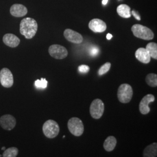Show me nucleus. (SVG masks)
Wrapping results in <instances>:
<instances>
[{"mask_svg":"<svg viewBox=\"0 0 157 157\" xmlns=\"http://www.w3.org/2000/svg\"><path fill=\"white\" fill-rule=\"evenodd\" d=\"M78 69L79 72L82 73H86L90 71V67L86 65H82L78 67Z\"/></svg>","mask_w":157,"mask_h":157,"instance_id":"nucleus-25","label":"nucleus"},{"mask_svg":"<svg viewBox=\"0 0 157 157\" xmlns=\"http://www.w3.org/2000/svg\"><path fill=\"white\" fill-rule=\"evenodd\" d=\"M35 86L37 89H44L47 88V84H48V82L45 78H41L40 80H37L34 82Z\"/></svg>","mask_w":157,"mask_h":157,"instance_id":"nucleus-22","label":"nucleus"},{"mask_svg":"<svg viewBox=\"0 0 157 157\" xmlns=\"http://www.w3.org/2000/svg\"><path fill=\"white\" fill-rule=\"evenodd\" d=\"M6 149V148L5 147H2V150H5Z\"/></svg>","mask_w":157,"mask_h":157,"instance_id":"nucleus-29","label":"nucleus"},{"mask_svg":"<svg viewBox=\"0 0 157 157\" xmlns=\"http://www.w3.org/2000/svg\"><path fill=\"white\" fill-rule=\"evenodd\" d=\"M67 128L69 132L75 136H80L84 132V125L79 118H71L67 122Z\"/></svg>","mask_w":157,"mask_h":157,"instance_id":"nucleus-5","label":"nucleus"},{"mask_svg":"<svg viewBox=\"0 0 157 157\" xmlns=\"http://www.w3.org/2000/svg\"><path fill=\"white\" fill-rule=\"evenodd\" d=\"M0 83L6 88H10L13 84V77L11 71L4 67L0 71Z\"/></svg>","mask_w":157,"mask_h":157,"instance_id":"nucleus-8","label":"nucleus"},{"mask_svg":"<svg viewBox=\"0 0 157 157\" xmlns=\"http://www.w3.org/2000/svg\"><path fill=\"white\" fill-rule=\"evenodd\" d=\"M2 157V155H0V157Z\"/></svg>","mask_w":157,"mask_h":157,"instance_id":"nucleus-30","label":"nucleus"},{"mask_svg":"<svg viewBox=\"0 0 157 157\" xmlns=\"http://www.w3.org/2000/svg\"><path fill=\"white\" fill-rule=\"evenodd\" d=\"M131 30L135 37L145 40H151L154 37V34L151 30L140 24L134 25Z\"/></svg>","mask_w":157,"mask_h":157,"instance_id":"nucleus-2","label":"nucleus"},{"mask_svg":"<svg viewBox=\"0 0 157 157\" xmlns=\"http://www.w3.org/2000/svg\"><path fill=\"white\" fill-rule=\"evenodd\" d=\"M111 67V63L110 62H107L105 64H104L99 69L98 73L100 76H102L104 74L107 73Z\"/></svg>","mask_w":157,"mask_h":157,"instance_id":"nucleus-23","label":"nucleus"},{"mask_svg":"<svg viewBox=\"0 0 157 157\" xmlns=\"http://www.w3.org/2000/svg\"><path fill=\"white\" fill-rule=\"evenodd\" d=\"M117 140L113 136H108L104 143L103 147L108 152L112 151L117 146Z\"/></svg>","mask_w":157,"mask_h":157,"instance_id":"nucleus-17","label":"nucleus"},{"mask_svg":"<svg viewBox=\"0 0 157 157\" xmlns=\"http://www.w3.org/2000/svg\"><path fill=\"white\" fill-rule=\"evenodd\" d=\"M154 101L155 97L152 94H148L144 96L141 100L139 104V110L141 113L143 115H147L150 112V108L148 105Z\"/></svg>","mask_w":157,"mask_h":157,"instance_id":"nucleus-12","label":"nucleus"},{"mask_svg":"<svg viewBox=\"0 0 157 157\" xmlns=\"http://www.w3.org/2000/svg\"><path fill=\"white\" fill-rule=\"evenodd\" d=\"M146 83L152 87L157 86V75L154 73H150L147 75L146 78Z\"/></svg>","mask_w":157,"mask_h":157,"instance_id":"nucleus-20","label":"nucleus"},{"mask_svg":"<svg viewBox=\"0 0 157 157\" xmlns=\"http://www.w3.org/2000/svg\"><path fill=\"white\" fill-rule=\"evenodd\" d=\"M146 50L149 53L151 58L157 59V44L155 43H150L146 45Z\"/></svg>","mask_w":157,"mask_h":157,"instance_id":"nucleus-19","label":"nucleus"},{"mask_svg":"<svg viewBox=\"0 0 157 157\" xmlns=\"http://www.w3.org/2000/svg\"><path fill=\"white\" fill-rule=\"evenodd\" d=\"M136 58L141 63H148L151 61V56L145 48H139L135 52Z\"/></svg>","mask_w":157,"mask_h":157,"instance_id":"nucleus-14","label":"nucleus"},{"mask_svg":"<svg viewBox=\"0 0 157 157\" xmlns=\"http://www.w3.org/2000/svg\"><path fill=\"white\" fill-rule=\"evenodd\" d=\"M133 92L130 85L127 83L121 84L118 90L117 97L119 101L122 103H128L132 100Z\"/></svg>","mask_w":157,"mask_h":157,"instance_id":"nucleus-3","label":"nucleus"},{"mask_svg":"<svg viewBox=\"0 0 157 157\" xmlns=\"http://www.w3.org/2000/svg\"><path fill=\"white\" fill-rule=\"evenodd\" d=\"M59 126L57 122L53 120H48L43 126V132L45 136L49 139L56 137L59 133Z\"/></svg>","mask_w":157,"mask_h":157,"instance_id":"nucleus-4","label":"nucleus"},{"mask_svg":"<svg viewBox=\"0 0 157 157\" xmlns=\"http://www.w3.org/2000/svg\"><path fill=\"white\" fill-rule=\"evenodd\" d=\"M10 13L13 17H24L28 13V9L22 4H15L11 6L10 8Z\"/></svg>","mask_w":157,"mask_h":157,"instance_id":"nucleus-13","label":"nucleus"},{"mask_svg":"<svg viewBox=\"0 0 157 157\" xmlns=\"http://www.w3.org/2000/svg\"><path fill=\"white\" fill-rule=\"evenodd\" d=\"M38 25L36 20L31 17H26L20 23V33L27 39H31L36 35Z\"/></svg>","mask_w":157,"mask_h":157,"instance_id":"nucleus-1","label":"nucleus"},{"mask_svg":"<svg viewBox=\"0 0 157 157\" xmlns=\"http://www.w3.org/2000/svg\"><path fill=\"white\" fill-rule=\"evenodd\" d=\"M16 124L15 118L11 115L6 114L0 118V126L6 130H11L15 127Z\"/></svg>","mask_w":157,"mask_h":157,"instance_id":"nucleus-9","label":"nucleus"},{"mask_svg":"<svg viewBox=\"0 0 157 157\" xmlns=\"http://www.w3.org/2000/svg\"><path fill=\"white\" fill-rule=\"evenodd\" d=\"M108 0H102V5H104V6L107 5V4L108 3Z\"/></svg>","mask_w":157,"mask_h":157,"instance_id":"nucleus-28","label":"nucleus"},{"mask_svg":"<svg viewBox=\"0 0 157 157\" xmlns=\"http://www.w3.org/2000/svg\"><path fill=\"white\" fill-rule=\"evenodd\" d=\"M99 52H100L99 48L96 46L92 47L89 50L90 55L92 56H97L99 54Z\"/></svg>","mask_w":157,"mask_h":157,"instance_id":"nucleus-24","label":"nucleus"},{"mask_svg":"<svg viewBox=\"0 0 157 157\" xmlns=\"http://www.w3.org/2000/svg\"><path fill=\"white\" fill-rule=\"evenodd\" d=\"M2 40L6 45L11 48L17 47L20 44V39L13 34H6L4 36Z\"/></svg>","mask_w":157,"mask_h":157,"instance_id":"nucleus-15","label":"nucleus"},{"mask_svg":"<svg viewBox=\"0 0 157 157\" xmlns=\"http://www.w3.org/2000/svg\"><path fill=\"white\" fill-rule=\"evenodd\" d=\"M130 7L126 4H121L117 8L118 15L124 18H129L131 17Z\"/></svg>","mask_w":157,"mask_h":157,"instance_id":"nucleus-16","label":"nucleus"},{"mask_svg":"<svg viewBox=\"0 0 157 157\" xmlns=\"http://www.w3.org/2000/svg\"><path fill=\"white\" fill-rule=\"evenodd\" d=\"M89 28L94 33H102L107 29V25L100 19H93L89 23Z\"/></svg>","mask_w":157,"mask_h":157,"instance_id":"nucleus-11","label":"nucleus"},{"mask_svg":"<svg viewBox=\"0 0 157 157\" xmlns=\"http://www.w3.org/2000/svg\"><path fill=\"white\" fill-rule=\"evenodd\" d=\"M157 144L154 143L151 144L147 146L143 152V157H157Z\"/></svg>","mask_w":157,"mask_h":157,"instance_id":"nucleus-18","label":"nucleus"},{"mask_svg":"<svg viewBox=\"0 0 157 157\" xmlns=\"http://www.w3.org/2000/svg\"><path fill=\"white\" fill-rule=\"evenodd\" d=\"M64 37L67 41L74 44H80L83 41V36L72 29H67L63 32Z\"/></svg>","mask_w":157,"mask_h":157,"instance_id":"nucleus-10","label":"nucleus"},{"mask_svg":"<svg viewBox=\"0 0 157 157\" xmlns=\"http://www.w3.org/2000/svg\"><path fill=\"white\" fill-rule=\"evenodd\" d=\"M19 152V150L17 147H10L6 149L2 154V157H16Z\"/></svg>","mask_w":157,"mask_h":157,"instance_id":"nucleus-21","label":"nucleus"},{"mask_svg":"<svg viewBox=\"0 0 157 157\" xmlns=\"http://www.w3.org/2000/svg\"><path fill=\"white\" fill-rule=\"evenodd\" d=\"M104 112V104L102 101L97 98L91 102L90 107V113L92 118L98 119L101 118Z\"/></svg>","mask_w":157,"mask_h":157,"instance_id":"nucleus-6","label":"nucleus"},{"mask_svg":"<svg viewBox=\"0 0 157 157\" xmlns=\"http://www.w3.org/2000/svg\"><path fill=\"white\" fill-rule=\"evenodd\" d=\"M51 56L57 59H62L65 58L68 55L67 48L62 45L53 44L51 45L48 49Z\"/></svg>","mask_w":157,"mask_h":157,"instance_id":"nucleus-7","label":"nucleus"},{"mask_svg":"<svg viewBox=\"0 0 157 157\" xmlns=\"http://www.w3.org/2000/svg\"><path fill=\"white\" fill-rule=\"evenodd\" d=\"M112 34L110 33H108L107 35V40H111L112 39Z\"/></svg>","mask_w":157,"mask_h":157,"instance_id":"nucleus-27","label":"nucleus"},{"mask_svg":"<svg viewBox=\"0 0 157 157\" xmlns=\"http://www.w3.org/2000/svg\"><path fill=\"white\" fill-rule=\"evenodd\" d=\"M131 14H132V15H133V16L135 17V19H136L137 21H140V15L139 13L137 11H136L135 10H132V13H131Z\"/></svg>","mask_w":157,"mask_h":157,"instance_id":"nucleus-26","label":"nucleus"}]
</instances>
